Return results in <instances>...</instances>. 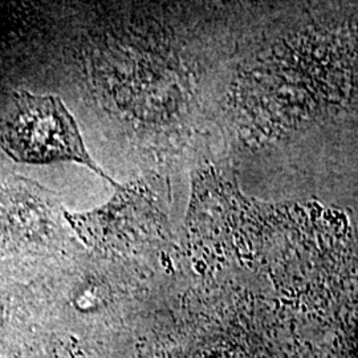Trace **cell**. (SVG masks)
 I'll use <instances>...</instances> for the list:
<instances>
[{
    "mask_svg": "<svg viewBox=\"0 0 358 358\" xmlns=\"http://www.w3.org/2000/svg\"><path fill=\"white\" fill-rule=\"evenodd\" d=\"M16 110L0 125V146L17 162L52 164L73 161L105 176L87 152L76 121L56 96L15 94Z\"/></svg>",
    "mask_w": 358,
    "mask_h": 358,
    "instance_id": "6da1fadb",
    "label": "cell"
}]
</instances>
